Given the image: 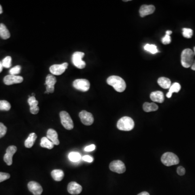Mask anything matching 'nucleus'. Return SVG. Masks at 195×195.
Segmentation results:
<instances>
[{
    "label": "nucleus",
    "instance_id": "obj_1",
    "mask_svg": "<svg viewBox=\"0 0 195 195\" xmlns=\"http://www.w3.org/2000/svg\"><path fill=\"white\" fill-rule=\"evenodd\" d=\"M107 83L112 86L116 91L123 92L125 91L126 85L125 81L119 76L112 75L108 77L107 79Z\"/></svg>",
    "mask_w": 195,
    "mask_h": 195
},
{
    "label": "nucleus",
    "instance_id": "obj_2",
    "mask_svg": "<svg viewBox=\"0 0 195 195\" xmlns=\"http://www.w3.org/2000/svg\"><path fill=\"white\" fill-rule=\"evenodd\" d=\"M194 53L190 49H185L183 50L181 54V64L183 67L189 68L193 63Z\"/></svg>",
    "mask_w": 195,
    "mask_h": 195
},
{
    "label": "nucleus",
    "instance_id": "obj_3",
    "mask_svg": "<svg viewBox=\"0 0 195 195\" xmlns=\"http://www.w3.org/2000/svg\"><path fill=\"white\" fill-rule=\"evenodd\" d=\"M117 126L120 130L129 131L134 129V120L130 117H122L118 121Z\"/></svg>",
    "mask_w": 195,
    "mask_h": 195
},
{
    "label": "nucleus",
    "instance_id": "obj_4",
    "mask_svg": "<svg viewBox=\"0 0 195 195\" xmlns=\"http://www.w3.org/2000/svg\"><path fill=\"white\" fill-rule=\"evenodd\" d=\"M161 161L164 165L167 166L177 165L179 162L178 156L172 152L165 153L161 156Z\"/></svg>",
    "mask_w": 195,
    "mask_h": 195
},
{
    "label": "nucleus",
    "instance_id": "obj_5",
    "mask_svg": "<svg viewBox=\"0 0 195 195\" xmlns=\"http://www.w3.org/2000/svg\"><path fill=\"white\" fill-rule=\"evenodd\" d=\"M62 125L66 129L70 130L74 127V124L70 115L66 111H61L60 113Z\"/></svg>",
    "mask_w": 195,
    "mask_h": 195
},
{
    "label": "nucleus",
    "instance_id": "obj_6",
    "mask_svg": "<svg viewBox=\"0 0 195 195\" xmlns=\"http://www.w3.org/2000/svg\"><path fill=\"white\" fill-rule=\"evenodd\" d=\"M85 54L81 52H76L73 53L72 57V62L74 66L79 69H83L86 66V62L83 61V58Z\"/></svg>",
    "mask_w": 195,
    "mask_h": 195
},
{
    "label": "nucleus",
    "instance_id": "obj_7",
    "mask_svg": "<svg viewBox=\"0 0 195 195\" xmlns=\"http://www.w3.org/2000/svg\"><path fill=\"white\" fill-rule=\"evenodd\" d=\"M73 86L77 90L82 92H87L89 90L90 83L87 79H76L73 81Z\"/></svg>",
    "mask_w": 195,
    "mask_h": 195
},
{
    "label": "nucleus",
    "instance_id": "obj_8",
    "mask_svg": "<svg viewBox=\"0 0 195 195\" xmlns=\"http://www.w3.org/2000/svg\"><path fill=\"white\" fill-rule=\"evenodd\" d=\"M110 169L112 171L118 174H123L126 171L125 164L123 161L119 160L112 161L110 164Z\"/></svg>",
    "mask_w": 195,
    "mask_h": 195
},
{
    "label": "nucleus",
    "instance_id": "obj_9",
    "mask_svg": "<svg viewBox=\"0 0 195 195\" xmlns=\"http://www.w3.org/2000/svg\"><path fill=\"white\" fill-rule=\"evenodd\" d=\"M68 65L67 62H64L60 65L55 64L50 67L49 70L53 75H60L65 72L66 69L68 67Z\"/></svg>",
    "mask_w": 195,
    "mask_h": 195
},
{
    "label": "nucleus",
    "instance_id": "obj_10",
    "mask_svg": "<svg viewBox=\"0 0 195 195\" xmlns=\"http://www.w3.org/2000/svg\"><path fill=\"white\" fill-rule=\"evenodd\" d=\"M17 151V147L14 145H11L7 148L6 153L4 155L3 159L8 166H10L13 163V157Z\"/></svg>",
    "mask_w": 195,
    "mask_h": 195
},
{
    "label": "nucleus",
    "instance_id": "obj_11",
    "mask_svg": "<svg viewBox=\"0 0 195 195\" xmlns=\"http://www.w3.org/2000/svg\"><path fill=\"white\" fill-rule=\"evenodd\" d=\"M79 116L83 124L89 126L93 123V116L91 113L88 112L86 111H82L79 113Z\"/></svg>",
    "mask_w": 195,
    "mask_h": 195
},
{
    "label": "nucleus",
    "instance_id": "obj_12",
    "mask_svg": "<svg viewBox=\"0 0 195 195\" xmlns=\"http://www.w3.org/2000/svg\"><path fill=\"white\" fill-rule=\"evenodd\" d=\"M57 83V79L53 74H48L46 78L45 85L46 86V91L48 93H53L54 91V85Z\"/></svg>",
    "mask_w": 195,
    "mask_h": 195
},
{
    "label": "nucleus",
    "instance_id": "obj_13",
    "mask_svg": "<svg viewBox=\"0 0 195 195\" xmlns=\"http://www.w3.org/2000/svg\"><path fill=\"white\" fill-rule=\"evenodd\" d=\"M24 80V78L21 76L8 75L4 77L3 82L6 85H11L15 84L21 83Z\"/></svg>",
    "mask_w": 195,
    "mask_h": 195
},
{
    "label": "nucleus",
    "instance_id": "obj_14",
    "mask_svg": "<svg viewBox=\"0 0 195 195\" xmlns=\"http://www.w3.org/2000/svg\"><path fill=\"white\" fill-rule=\"evenodd\" d=\"M28 188L34 195H41L43 191V188L41 185L34 181L28 183Z\"/></svg>",
    "mask_w": 195,
    "mask_h": 195
},
{
    "label": "nucleus",
    "instance_id": "obj_15",
    "mask_svg": "<svg viewBox=\"0 0 195 195\" xmlns=\"http://www.w3.org/2000/svg\"><path fill=\"white\" fill-rule=\"evenodd\" d=\"M67 190L71 195H78L81 193L83 188L78 183L75 182H72L68 184Z\"/></svg>",
    "mask_w": 195,
    "mask_h": 195
},
{
    "label": "nucleus",
    "instance_id": "obj_16",
    "mask_svg": "<svg viewBox=\"0 0 195 195\" xmlns=\"http://www.w3.org/2000/svg\"><path fill=\"white\" fill-rule=\"evenodd\" d=\"M28 103L30 106V112L33 115H36L38 113L39 111L38 104L39 102L36 99L34 96L30 97L28 99Z\"/></svg>",
    "mask_w": 195,
    "mask_h": 195
},
{
    "label": "nucleus",
    "instance_id": "obj_17",
    "mask_svg": "<svg viewBox=\"0 0 195 195\" xmlns=\"http://www.w3.org/2000/svg\"><path fill=\"white\" fill-rule=\"evenodd\" d=\"M155 7L153 5H143L140 7L139 13L141 17H145L147 15H150L154 13Z\"/></svg>",
    "mask_w": 195,
    "mask_h": 195
},
{
    "label": "nucleus",
    "instance_id": "obj_18",
    "mask_svg": "<svg viewBox=\"0 0 195 195\" xmlns=\"http://www.w3.org/2000/svg\"><path fill=\"white\" fill-rule=\"evenodd\" d=\"M47 138L49 140H51L54 145H58L60 144V142L58 139V135L57 132L54 129H49L47 131Z\"/></svg>",
    "mask_w": 195,
    "mask_h": 195
},
{
    "label": "nucleus",
    "instance_id": "obj_19",
    "mask_svg": "<svg viewBox=\"0 0 195 195\" xmlns=\"http://www.w3.org/2000/svg\"><path fill=\"white\" fill-rule=\"evenodd\" d=\"M150 98L153 102H157L159 103H162L164 101L163 93L159 91L152 92L150 94Z\"/></svg>",
    "mask_w": 195,
    "mask_h": 195
},
{
    "label": "nucleus",
    "instance_id": "obj_20",
    "mask_svg": "<svg viewBox=\"0 0 195 195\" xmlns=\"http://www.w3.org/2000/svg\"><path fill=\"white\" fill-rule=\"evenodd\" d=\"M158 85L164 89H168L171 86V82L169 79L166 77H161L158 80Z\"/></svg>",
    "mask_w": 195,
    "mask_h": 195
},
{
    "label": "nucleus",
    "instance_id": "obj_21",
    "mask_svg": "<svg viewBox=\"0 0 195 195\" xmlns=\"http://www.w3.org/2000/svg\"><path fill=\"white\" fill-rule=\"evenodd\" d=\"M37 138V136L35 133L30 134L27 139L25 142V145L27 148H31L33 146L34 143Z\"/></svg>",
    "mask_w": 195,
    "mask_h": 195
},
{
    "label": "nucleus",
    "instance_id": "obj_22",
    "mask_svg": "<svg viewBox=\"0 0 195 195\" xmlns=\"http://www.w3.org/2000/svg\"><path fill=\"white\" fill-rule=\"evenodd\" d=\"M11 34L6 26L4 24H0V37L4 40H6L9 38Z\"/></svg>",
    "mask_w": 195,
    "mask_h": 195
},
{
    "label": "nucleus",
    "instance_id": "obj_23",
    "mask_svg": "<svg viewBox=\"0 0 195 195\" xmlns=\"http://www.w3.org/2000/svg\"><path fill=\"white\" fill-rule=\"evenodd\" d=\"M143 110L146 112H150L153 111H156L158 109V106L157 105L154 103H149V102H145L143 106Z\"/></svg>",
    "mask_w": 195,
    "mask_h": 195
},
{
    "label": "nucleus",
    "instance_id": "obj_24",
    "mask_svg": "<svg viewBox=\"0 0 195 195\" xmlns=\"http://www.w3.org/2000/svg\"><path fill=\"white\" fill-rule=\"evenodd\" d=\"M51 175L55 181L59 182L64 177V173L61 170H54L51 172Z\"/></svg>",
    "mask_w": 195,
    "mask_h": 195
},
{
    "label": "nucleus",
    "instance_id": "obj_25",
    "mask_svg": "<svg viewBox=\"0 0 195 195\" xmlns=\"http://www.w3.org/2000/svg\"><path fill=\"white\" fill-rule=\"evenodd\" d=\"M181 88L180 84L179 83H175L173 84L169 88V91L166 94V97L168 98L171 97L173 93H178Z\"/></svg>",
    "mask_w": 195,
    "mask_h": 195
},
{
    "label": "nucleus",
    "instance_id": "obj_26",
    "mask_svg": "<svg viewBox=\"0 0 195 195\" xmlns=\"http://www.w3.org/2000/svg\"><path fill=\"white\" fill-rule=\"evenodd\" d=\"M40 145L42 147L47 148L49 150L53 148L54 146V144L51 142V140H49L47 137H43L41 138Z\"/></svg>",
    "mask_w": 195,
    "mask_h": 195
},
{
    "label": "nucleus",
    "instance_id": "obj_27",
    "mask_svg": "<svg viewBox=\"0 0 195 195\" xmlns=\"http://www.w3.org/2000/svg\"><path fill=\"white\" fill-rule=\"evenodd\" d=\"M68 158L70 161L73 162H77L79 161L81 158L80 154L76 152H72L68 155Z\"/></svg>",
    "mask_w": 195,
    "mask_h": 195
},
{
    "label": "nucleus",
    "instance_id": "obj_28",
    "mask_svg": "<svg viewBox=\"0 0 195 195\" xmlns=\"http://www.w3.org/2000/svg\"><path fill=\"white\" fill-rule=\"evenodd\" d=\"M144 49L145 50L148 51L150 53H152L153 54H155L158 52L157 46L155 45L146 44L144 46Z\"/></svg>",
    "mask_w": 195,
    "mask_h": 195
},
{
    "label": "nucleus",
    "instance_id": "obj_29",
    "mask_svg": "<svg viewBox=\"0 0 195 195\" xmlns=\"http://www.w3.org/2000/svg\"><path fill=\"white\" fill-rule=\"evenodd\" d=\"M11 108L10 103L6 100H0V110L9 111Z\"/></svg>",
    "mask_w": 195,
    "mask_h": 195
},
{
    "label": "nucleus",
    "instance_id": "obj_30",
    "mask_svg": "<svg viewBox=\"0 0 195 195\" xmlns=\"http://www.w3.org/2000/svg\"><path fill=\"white\" fill-rule=\"evenodd\" d=\"M2 66L4 68H8L11 66V57L10 56H7L2 61Z\"/></svg>",
    "mask_w": 195,
    "mask_h": 195
},
{
    "label": "nucleus",
    "instance_id": "obj_31",
    "mask_svg": "<svg viewBox=\"0 0 195 195\" xmlns=\"http://www.w3.org/2000/svg\"><path fill=\"white\" fill-rule=\"evenodd\" d=\"M193 35V30L190 28H183V35L185 38H191Z\"/></svg>",
    "mask_w": 195,
    "mask_h": 195
},
{
    "label": "nucleus",
    "instance_id": "obj_32",
    "mask_svg": "<svg viewBox=\"0 0 195 195\" xmlns=\"http://www.w3.org/2000/svg\"><path fill=\"white\" fill-rule=\"evenodd\" d=\"M21 70V67L19 65H17V66L14 67L13 68H11L9 70V73H10L11 75H16L17 74H19L20 73Z\"/></svg>",
    "mask_w": 195,
    "mask_h": 195
},
{
    "label": "nucleus",
    "instance_id": "obj_33",
    "mask_svg": "<svg viewBox=\"0 0 195 195\" xmlns=\"http://www.w3.org/2000/svg\"><path fill=\"white\" fill-rule=\"evenodd\" d=\"M7 129L6 126L2 123H0V138H2L6 134Z\"/></svg>",
    "mask_w": 195,
    "mask_h": 195
},
{
    "label": "nucleus",
    "instance_id": "obj_34",
    "mask_svg": "<svg viewBox=\"0 0 195 195\" xmlns=\"http://www.w3.org/2000/svg\"><path fill=\"white\" fill-rule=\"evenodd\" d=\"M10 175L5 172H0V183L3 182L4 180L10 178Z\"/></svg>",
    "mask_w": 195,
    "mask_h": 195
},
{
    "label": "nucleus",
    "instance_id": "obj_35",
    "mask_svg": "<svg viewBox=\"0 0 195 195\" xmlns=\"http://www.w3.org/2000/svg\"><path fill=\"white\" fill-rule=\"evenodd\" d=\"M171 37L170 35H166V36L164 37L162 39V43H163L164 45H168L171 43Z\"/></svg>",
    "mask_w": 195,
    "mask_h": 195
},
{
    "label": "nucleus",
    "instance_id": "obj_36",
    "mask_svg": "<svg viewBox=\"0 0 195 195\" xmlns=\"http://www.w3.org/2000/svg\"><path fill=\"white\" fill-rule=\"evenodd\" d=\"M177 172L179 176H183L185 174V170L183 166H179L177 169Z\"/></svg>",
    "mask_w": 195,
    "mask_h": 195
},
{
    "label": "nucleus",
    "instance_id": "obj_37",
    "mask_svg": "<svg viewBox=\"0 0 195 195\" xmlns=\"http://www.w3.org/2000/svg\"><path fill=\"white\" fill-rule=\"evenodd\" d=\"M82 159H83L84 161H87V162H88V163H92V162L93 161V158L91 157V156H88V155H86V156H83V157H82Z\"/></svg>",
    "mask_w": 195,
    "mask_h": 195
},
{
    "label": "nucleus",
    "instance_id": "obj_38",
    "mask_svg": "<svg viewBox=\"0 0 195 195\" xmlns=\"http://www.w3.org/2000/svg\"><path fill=\"white\" fill-rule=\"evenodd\" d=\"M96 148V146L95 145L92 144L90 145L89 146H87L85 147L84 150L85 151H87V152H90V151H92L94 150Z\"/></svg>",
    "mask_w": 195,
    "mask_h": 195
},
{
    "label": "nucleus",
    "instance_id": "obj_39",
    "mask_svg": "<svg viewBox=\"0 0 195 195\" xmlns=\"http://www.w3.org/2000/svg\"><path fill=\"white\" fill-rule=\"evenodd\" d=\"M138 195H150V194H149L147 192L144 191V192H142V193H139Z\"/></svg>",
    "mask_w": 195,
    "mask_h": 195
},
{
    "label": "nucleus",
    "instance_id": "obj_40",
    "mask_svg": "<svg viewBox=\"0 0 195 195\" xmlns=\"http://www.w3.org/2000/svg\"><path fill=\"white\" fill-rule=\"evenodd\" d=\"M191 69L193 70H195V61H193V65H192V66H191Z\"/></svg>",
    "mask_w": 195,
    "mask_h": 195
},
{
    "label": "nucleus",
    "instance_id": "obj_41",
    "mask_svg": "<svg viewBox=\"0 0 195 195\" xmlns=\"http://www.w3.org/2000/svg\"><path fill=\"white\" fill-rule=\"evenodd\" d=\"M172 31L171 30H167L166 32V35H170L171 34H172Z\"/></svg>",
    "mask_w": 195,
    "mask_h": 195
},
{
    "label": "nucleus",
    "instance_id": "obj_42",
    "mask_svg": "<svg viewBox=\"0 0 195 195\" xmlns=\"http://www.w3.org/2000/svg\"><path fill=\"white\" fill-rule=\"evenodd\" d=\"M3 66H2V62L0 61V73L3 70Z\"/></svg>",
    "mask_w": 195,
    "mask_h": 195
},
{
    "label": "nucleus",
    "instance_id": "obj_43",
    "mask_svg": "<svg viewBox=\"0 0 195 195\" xmlns=\"http://www.w3.org/2000/svg\"><path fill=\"white\" fill-rule=\"evenodd\" d=\"M2 12H3V10H2V6L0 5V14H2Z\"/></svg>",
    "mask_w": 195,
    "mask_h": 195
},
{
    "label": "nucleus",
    "instance_id": "obj_44",
    "mask_svg": "<svg viewBox=\"0 0 195 195\" xmlns=\"http://www.w3.org/2000/svg\"><path fill=\"white\" fill-rule=\"evenodd\" d=\"M193 50H194V52H193V53H194V54H195V47H194V48H193Z\"/></svg>",
    "mask_w": 195,
    "mask_h": 195
}]
</instances>
